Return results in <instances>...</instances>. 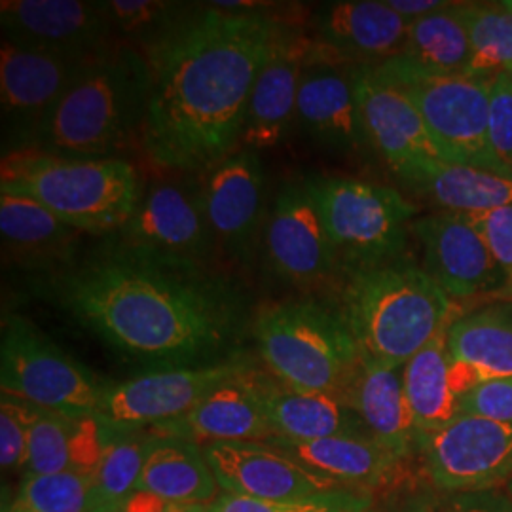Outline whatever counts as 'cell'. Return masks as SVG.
Wrapping results in <instances>:
<instances>
[{"label": "cell", "mask_w": 512, "mask_h": 512, "mask_svg": "<svg viewBox=\"0 0 512 512\" xmlns=\"http://www.w3.org/2000/svg\"><path fill=\"white\" fill-rule=\"evenodd\" d=\"M365 512H376V511H374V507H372V509H368V511H365Z\"/></svg>", "instance_id": "cell-48"}, {"label": "cell", "mask_w": 512, "mask_h": 512, "mask_svg": "<svg viewBox=\"0 0 512 512\" xmlns=\"http://www.w3.org/2000/svg\"><path fill=\"white\" fill-rule=\"evenodd\" d=\"M219 490L203 446L179 437H160L135 486V492L184 505H211Z\"/></svg>", "instance_id": "cell-29"}, {"label": "cell", "mask_w": 512, "mask_h": 512, "mask_svg": "<svg viewBox=\"0 0 512 512\" xmlns=\"http://www.w3.org/2000/svg\"><path fill=\"white\" fill-rule=\"evenodd\" d=\"M448 327L403 366L404 393L420 442L459 414V397L452 382L446 344Z\"/></svg>", "instance_id": "cell-31"}, {"label": "cell", "mask_w": 512, "mask_h": 512, "mask_svg": "<svg viewBox=\"0 0 512 512\" xmlns=\"http://www.w3.org/2000/svg\"><path fill=\"white\" fill-rule=\"evenodd\" d=\"M359 101L370 145L401 181L416 167L442 160L420 110L406 93L382 80L368 65L359 73Z\"/></svg>", "instance_id": "cell-21"}, {"label": "cell", "mask_w": 512, "mask_h": 512, "mask_svg": "<svg viewBox=\"0 0 512 512\" xmlns=\"http://www.w3.org/2000/svg\"><path fill=\"white\" fill-rule=\"evenodd\" d=\"M256 348L279 384L344 397L363 365L338 308L317 300L268 304L253 321Z\"/></svg>", "instance_id": "cell-6"}, {"label": "cell", "mask_w": 512, "mask_h": 512, "mask_svg": "<svg viewBox=\"0 0 512 512\" xmlns=\"http://www.w3.org/2000/svg\"><path fill=\"white\" fill-rule=\"evenodd\" d=\"M361 67L315 42L300 78L296 124L311 141L338 154H353L370 145L359 101Z\"/></svg>", "instance_id": "cell-15"}, {"label": "cell", "mask_w": 512, "mask_h": 512, "mask_svg": "<svg viewBox=\"0 0 512 512\" xmlns=\"http://www.w3.org/2000/svg\"><path fill=\"white\" fill-rule=\"evenodd\" d=\"M374 507L372 497L348 490H330L300 499H249L222 494L209 505V512H365Z\"/></svg>", "instance_id": "cell-37"}, {"label": "cell", "mask_w": 512, "mask_h": 512, "mask_svg": "<svg viewBox=\"0 0 512 512\" xmlns=\"http://www.w3.org/2000/svg\"><path fill=\"white\" fill-rule=\"evenodd\" d=\"M385 2L389 4V8H393L406 21H414V19L429 16V14H433V12H437L440 8L450 4L446 0H385Z\"/></svg>", "instance_id": "cell-43"}, {"label": "cell", "mask_w": 512, "mask_h": 512, "mask_svg": "<svg viewBox=\"0 0 512 512\" xmlns=\"http://www.w3.org/2000/svg\"><path fill=\"white\" fill-rule=\"evenodd\" d=\"M505 492H507V494L511 495L512 497V478L509 480V484L505 486Z\"/></svg>", "instance_id": "cell-46"}, {"label": "cell", "mask_w": 512, "mask_h": 512, "mask_svg": "<svg viewBox=\"0 0 512 512\" xmlns=\"http://www.w3.org/2000/svg\"><path fill=\"white\" fill-rule=\"evenodd\" d=\"M446 344L459 401L478 385L512 378V306H490L454 319Z\"/></svg>", "instance_id": "cell-25"}, {"label": "cell", "mask_w": 512, "mask_h": 512, "mask_svg": "<svg viewBox=\"0 0 512 512\" xmlns=\"http://www.w3.org/2000/svg\"><path fill=\"white\" fill-rule=\"evenodd\" d=\"M490 148L503 175L512 177V73H499L490 90Z\"/></svg>", "instance_id": "cell-39"}, {"label": "cell", "mask_w": 512, "mask_h": 512, "mask_svg": "<svg viewBox=\"0 0 512 512\" xmlns=\"http://www.w3.org/2000/svg\"><path fill=\"white\" fill-rule=\"evenodd\" d=\"M304 181L346 274L403 258L416 207L401 192L346 177Z\"/></svg>", "instance_id": "cell-7"}, {"label": "cell", "mask_w": 512, "mask_h": 512, "mask_svg": "<svg viewBox=\"0 0 512 512\" xmlns=\"http://www.w3.org/2000/svg\"><path fill=\"white\" fill-rule=\"evenodd\" d=\"M42 281L80 327L154 368L211 365L203 361L226 346L245 311L230 277L116 236Z\"/></svg>", "instance_id": "cell-1"}, {"label": "cell", "mask_w": 512, "mask_h": 512, "mask_svg": "<svg viewBox=\"0 0 512 512\" xmlns=\"http://www.w3.org/2000/svg\"><path fill=\"white\" fill-rule=\"evenodd\" d=\"M420 110L444 162L503 175L490 148V90L494 78L423 73L401 57L372 67Z\"/></svg>", "instance_id": "cell-8"}, {"label": "cell", "mask_w": 512, "mask_h": 512, "mask_svg": "<svg viewBox=\"0 0 512 512\" xmlns=\"http://www.w3.org/2000/svg\"><path fill=\"white\" fill-rule=\"evenodd\" d=\"M203 203L220 249L251 264L264 234V169L253 148H239L202 173Z\"/></svg>", "instance_id": "cell-16"}, {"label": "cell", "mask_w": 512, "mask_h": 512, "mask_svg": "<svg viewBox=\"0 0 512 512\" xmlns=\"http://www.w3.org/2000/svg\"><path fill=\"white\" fill-rule=\"evenodd\" d=\"M112 31L118 40L147 50L175 29L194 6L164 0H107Z\"/></svg>", "instance_id": "cell-35"}, {"label": "cell", "mask_w": 512, "mask_h": 512, "mask_svg": "<svg viewBox=\"0 0 512 512\" xmlns=\"http://www.w3.org/2000/svg\"><path fill=\"white\" fill-rule=\"evenodd\" d=\"M397 512H440L435 511V509H431V507H427V505H423L420 501H414V503H408V505H404L403 509H399Z\"/></svg>", "instance_id": "cell-45"}, {"label": "cell", "mask_w": 512, "mask_h": 512, "mask_svg": "<svg viewBox=\"0 0 512 512\" xmlns=\"http://www.w3.org/2000/svg\"><path fill=\"white\" fill-rule=\"evenodd\" d=\"M505 6H507V8H511L512 10V0H505Z\"/></svg>", "instance_id": "cell-47"}, {"label": "cell", "mask_w": 512, "mask_h": 512, "mask_svg": "<svg viewBox=\"0 0 512 512\" xmlns=\"http://www.w3.org/2000/svg\"><path fill=\"white\" fill-rule=\"evenodd\" d=\"M465 2L410 21L403 52L397 55L423 73L471 74V42L463 18Z\"/></svg>", "instance_id": "cell-32"}, {"label": "cell", "mask_w": 512, "mask_h": 512, "mask_svg": "<svg viewBox=\"0 0 512 512\" xmlns=\"http://www.w3.org/2000/svg\"><path fill=\"white\" fill-rule=\"evenodd\" d=\"M93 473L23 476L4 512H90Z\"/></svg>", "instance_id": "cell-36"}, {"label": "cell", "mask_w": 512, "mask_h": 512, "mask_svg": "<svg viewBox=\"0 0 512 512\" xmlns=\"http://www.w3.org/2000/svg\"><path fill=\"white\" fill-rule=\"evenodd\" d=\"M403 183L439 211L478 213L512 205V177L471 165L433 160L416 167Z\"/></svg>", "instance_id": "cell-30"}, {"label": "cell", "mask_w": 512, "mask_h": 512, "mask_svg": "<svg viewBox=\"0 0 512 512\" xmlns=\"http://www.w3.org/2000/svg\"><path fill=\"white\" fill-rule=\"evenodd\" d=\"M463 18L471 42V76L512 73V10L505 2H465Z\"/></svg>", "instance_id": "cell-34"}, {"label": "cell", "mask_w": 512, "mask_h": 512, "mask_svg": "<svg viewBox=\"0 0 512 512\" xmlns=\"http://www.w3.org/2000/svg\"><path fill=\"white\" fill-rule=\"evenodd\" d=\"M270 380V376L243 365L181 420L148 431L162 437L192 440L200 446L241 440L266 442L274 437L266 412Z\"/></svg>", "instance_id": "cell-19"}, {"label": "cell", "mask_w": 512, "mask_h": 512, "mask_svg": "<svg viewBox=\"0 0 512 512\" xmlns=\"http://www.w3.org/2000/svg\"><path fill=\"white\" fill-rule=\"evenodd\" d=\"M440 512H512V497L499 490L456 494L446 501Z\"/></svg>", "instance_id": "cell-42"}, {"label": "cell", "mask_w": 512, "mask_h": 512, "mask_svg": "<svg viewBox=\"0 0 512 512\" xmlns=\"http://www.w3.org/2000/svg\"><path fill=\"white\" fill-rule=\"evenodd\" d=\"M262 245L272 272L300 291L329 285L342 268L304 179L279 188Z\"/></svg>", "instance_id": "cell-13"}, {"label": "cell", "mask_w": 512, "mask_h": 512, "mask_svg": "<svg viewBox=\"0 0 512 512\" xmlns=\"http://www.w3.org/2000/svg\"><path fill=\"white\" fill-rule=\"evenodd\" d=\"M107 382L54 344L35 323L6 313L0 338L2 393L67 416H95Z\"/></svg>", "instance_id": "cell-9"}, {"label": "cell", "mask_w": 512, "mask_h": 512, "mask_svg": "<svg viewBox=\"0 0 512 512\" xmlns=\"http://www.w3.org/2000/svg\"><path fill=\"white\" fill-rule=\"evenodd\" d=\"M116 238L160 255L209 266L219 245L205 213L202 179L177 173L175 179L150 184Z\"/></svg>", "instance_id": "cell-14"}, {"label": "cell", "mask_w": 512, "mask_h": 512, "mask_svg": "<svg viewBox=\"0 0 512 512\" xmlns=\"http://www.w3.org/2000/svg\"><path fill=\"white\" fill-rule=\"evenodd\" d=\"M509 289H512V285H511V287H509Z\"/></svg>", "instance_id": "cell-49"}, {"label": "cell", "mask_w": 512, "mask_h": 512, "mask_svg": "<svg viewBox=\"0 0 512 512\" xmlns=\"http://www.w3.org/2000/svg\"><path fill=\"white\" fill-rule=\"evenodd\" d=\"M423 251V270L450 298L497 289L507 277L465 213L435 211L412 222Z\"/></svg>", "instance_id": "cell-18"}, {"label": "cell", "mask_w": 512, "mask_h": 512, "mask_svg": "<svg viewBox=\"0 0 512 512\" xmlns=\"http://www.w3.org/2000/svg\"><path fill=\"white\" fill-rule=\"evenodd\" d=\"M150 88L147 55L116 40L80 69L25 150L114 158L141 141Z\"/></svg>", "instance_id": "cell-3"}, {"label": "cell", "mask_w": 512, "mask_h": 512, "mask_svg": "<svg viewBox=\"0 0 512 512\" xmlns=\"http://www.w3.org/2000/svg\"><path fill=\"white\" fill-rule=\"evenodd\" d=\"M203 452L224 494L274 501L334 490L268 442H211Z\"/></svg>", "instance_id": "cell-20"}, {"label": "cell", "mask_w": 512, "mask_h": 512, "mask_svg": "<svg viewBox=\"0 0 512 512\" xmlns=\"http://www.w3.org/2000/svg\"><path fill=\"white\" fill-rule=\"evenodd\" d=\"M0 234L4 255L19 266L52 275L76 260L78 234L46 207L0 190Z\"/></svg>", "instance_id": "cell-26"}, {"label": "cell", "mask_w": 512, "mask_h": 512, "mask_svg": "<svg viewBox=\"0 0 512 512\" xmlns=\"http://www.w3.org/2000/svg\"><path fill=\"white\" fill-rule=\"evenodd\" d=\"M313 50L315 40L296 27H291L279 42L256 76L241 137L245 148H253L256 152L274 148L289 135L296 122L300 78Z\"/></svg>", "instance_id": "cell-23"}, {"label": "cell", "mask_w": 512, "mask_h": 512, "mask_svg": "<svg viewBox=\"0 0 512 512\" xmlns=\"http://www.w3.org/2000/svg\"><path fill=\"white\" fill-rule=\"evenodd\" d=\"M245 363L220 361L200 366H162L105 385L95 418L120 433L148 431L181 420Z\"/></svg>", "instance_id": "cell-10"}, {"label": "cell", "mask_w": 512, "mask_h": 512, "mask_svg": "<svg viewBox=\"0 0 512 512\" xmlns=\"http://www.w3.org/2000/svg\"><path fill=\"white\" fill-rule=\"evenodd\" d=\"M340 313L363 363L403 368L454 321V302L406 258L346 274Z\"/></svg>", "instance_id": "cell-4"}, {"label": "cell", "mask_w": 512, "mask_h": 512, "mask_svg": "<svg viewBox=\"0 0 512 512\" xmlns=\"http://www.w3.org/2000/svg\"><path fill=\"white\" fill-rule=\"evenodd\" d=\"M90 59L21 46L2 38L0 103L8 154L31 145L38 129Z\"/></svg>", "instance_id": "cell-12"}, {"label": "cell", "mask_w": 512, "mask_h": 512, "mask_svg": "<svg viewBox=\"0 0 512 512\" xmlns=\"http://www.w3.org/2000/svg\"><path fill=\"white\" fill-rule=\"evenodd\" d=\"M152 512H209V505H184V503H169L160 501V505Z\"/></svg>", "instance_id": "cell-44"}, {"label": "cell", "mask_w": 512, "mask_h": 512, "mask_svg": "<svg viewBox=\"0 0 512 512\" xmlns=\"http://www.w3.org/2000/svg\"><path fill=\"white\" fill-rule=\"evenodd\" d=\"M266 412L272 433L279 439L306 442L338 435L370 437L344 397L298 391L279 384L275 378L266 389Z\"/></svg>", "instance_id": "cell-28"}, {"label": "cell", "mask_w": 512, "mask_h": 512, "mask_svg": "<svg viewBox=\"0 0 512 512\" xmlns=\"http://www.w3.org/2000/svg\"><path fill=\"white\" fill-rule=\"evenodd\" d=\"M0 27L4 40L82 59L118 40L97 0H2Z\"/></svg>", "instance_id": "cell-17"}, {"label": "cell", "mask_w": 512, "mask_h": 512, "mask_svg": "<svg viewBox=\"0 0 512 512\" xmlns=\"http://www.w3.org/2000/svg\"><path fill=\"white\" fill-rule=\"evenodd\" d=\"M0 190L40 203L76 232L95 236L120 232L143 196L128 160L40 150L4 154Z\"/></svg>", "instance_id": "cell-5"}, {"label": "cell", "mask_w": 512, "mask_h": 512, "mask_svg": "<svg viewBox=\"0 0 512 512\" xmlns=\"http://www.w3.org/2000/svg\"><path fill=\"white\" fill-rule=\"evenodd\" d=\"M408 25L385 0L329 2L313 16L315 42L348 63L368 67L403 52Z\"/></svg>", "instance_id": "cell-22"}, {"label": "cell", "mask_w": 512, "mask_h": 512, "mask_svg": "<svg viewBox=\"0 0 512 512\" xmlns=\"http://www.w3.org/2000/svg\"><path fill=\"white\" fill-rule=\"evenodd\" d=\"M459 414H473L512 425V378L478 385L459 401Z\"/></svg>", "instance_id": "cell-41"}, {"label": "cell", "mask_w": 512, "mask_h": 512, "mask_svg": "<svg viewBox=\"0 0 512 512\" xmlns=\"http://www.w3.org/2000/svg\"><path fill=\"white\" fill-rule=\"evenodd\" d=\"M33 404L8 393L0 395V463L6 471L25 469Z\"/></svg>", "instance_id": "cell-38"}, {"label": "cell", "mask_w": 512, "mask_h": 512, "mask_svg": "<svg viewBox=\"0 0 512 512\" xmlns=\"http://www.w3.org/2000/svg\"><path fill=\"white\" fill-rule=\"evenodd\" d=\"M162 435L154 431H112L109 446L93 473L90 512H116L135 486L148 454Z\"/></svg>", "instance_id": "cell-33"}, {"label": "cell", "mask_w": 512, "mask_h": 512, "mask_svg": "<svg viewBox=\"0 0 512 512\" xmlns=\"http://www.w3.org/2000/svg\"><path fill=\"white\" fill-rule=\"evenodd\" d=\"M431 482L450 494L507 486L512 478V425L458 414L420 442Z\"/></svg>", "instance_id": "cell-11"}, {"label": "cell", "mask_w": 512, "mask_h": 512, "mask_svg": "<svg viewBox=\"0 0 512 512\" xmlns=\"http://www.w3.org/2000/svg\"><path fill=\"white\" fill-rule=\"evenodd\" d=\"M272 10L209 2L143 52L152 88L141 145L152 164L202 175L236 150L256 76L294 27Z\"/></svg>", "instance_id": "cell-2"}, {"label": "cell", "mask_w": 512, "mask_h": 512, "mask_svg": "<svg viewBox=\"0 0 512 512\" xmlns=\"http://www.w3.org/2000/svg\"><path fill=\"white\" fill-rule=\"evenodd\" d=\"M266 442L330 488L357 494L370 495L389 486L403 463L372 437L338 435L306 442L272 437Z\"/></svg>", "instance_id": "cell-24"}, {"label": "cell", "mask_w": 512, "mask_h": 512, "mask_svg": "<svg viewBox=\"0 0 512 512\" xmlns=\"http://www.w3.org/2000/svg\"><path fill=\"white\" fill-rule=\"evenodd\" d=\"M344 399L363 421L368 435L397 458L420 450V437L404 393L403 368L363 363Z\"/></svg>", "instance_id": "cell-27"}, {"label": "cell", "mask_w": 512, "mask_h": 512, "mask_svg": "<svg viewBox=\"0 0 512 512\" xmlns=\"http://www.w3.org/2000/svg\"><path fill=\"white\" fill-rule=\"evenodd\" d=\"M484 239L495 264L507 277V287L512 285V205L495 207L478 213H465Z\"/></svg>", "instance_id": "cell-40"}]
</instances>
